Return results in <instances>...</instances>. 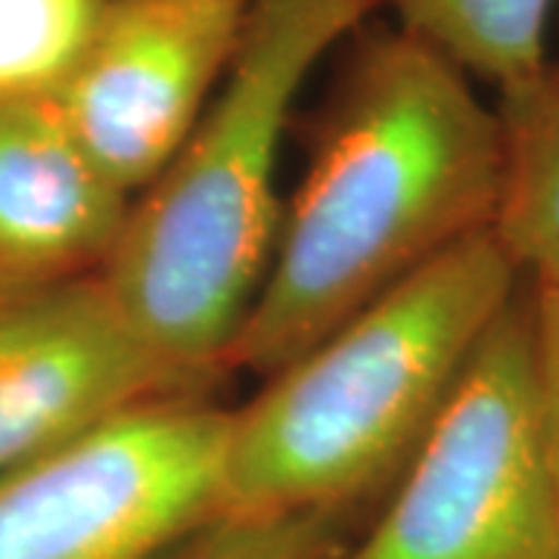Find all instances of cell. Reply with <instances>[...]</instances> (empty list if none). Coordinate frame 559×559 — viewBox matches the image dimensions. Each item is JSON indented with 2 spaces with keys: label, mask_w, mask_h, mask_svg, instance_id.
Returning a JSON list of instances; mask_svg holds the SVG:
<instances>
[{
  "label": "cell",
  "mask_w": 559,
  "mask_h": 559,
  "mask_svg": "<svg viewBox=\"0 0 559 559\" xmlns=\"http://www.w3.org/2000/svg\"><path fill=\"white\" fill-rule=\"evenodd\" d=\"M503 128L473 79L395 25L355 44L227 367L277 377L360 308L491 230Z\"/></svg>",
  "instance_id": "cell-1"
},
{
  "label": "cell",
  "mask_w": 559,
  "mask_h": 559,
  "mask_svg": "<svg viewBox=\"0 0 559 559\" xmlns=\"http://www.w3.org/2000/svg\"><path fill=\"white\" fill-rule=\"evenodd\" d=\"M367 16L370 0H252L215 97L131 202L103 277L187 392L227 367L271 264L280 150L301 87Z\"/></svg>",
  "instance_id": "cell-2"
},
{
  "label": "cell",
  "mask_w": 559,
  "mask_h": 559,
  "mask_svg": "<svg viewBox=\"0 0 559 559\" xmlns=\"http://www.w3.org/2000/svg\"><path fill=\"white\" fill-rule=\"evenodd\" d=\"M520 280L481 230L271 377L230 411L221 513H336L401 476Z\"/></svg>",
  "instance_id": "cell-3"
},
{
  "label": "cell",
  "mask_w": 559,
  "mask_h": 559,
  "mask_svg": "<svg viewBox=\"0 0 559 559\" xmlns=\"http://www.w3.org/2000/svg\"><path fill=\"white\" fill-rule=\"evenodd\" d=\"M340 559H559V488L535 399L528 296L485 333L382 520Z\"/></svg>",
  "instance_id": "cell-4"
},
{
  "label": "cell",
  "mask_w": 559,
  "mask_h": 559,
  "mask_svg": "<svg viewBox=\"0 0 559 559\" xmlns=\"http://www.w3.org/2000/svg\"><path fill=\"white\" fill-rule=\"evenodd\" d=\"M230 411L134 404L0 479V559H162L221 513Z\"/></svg>",
  "instance_id": "cell-5"
},
{
  "label": "cell",
  "mask_w": 559,
  "mask_h": 559,
  "mask_svg": "<svg viewBox=\"0 0 559 559\" xmlns=\"http://www.w3.org/2000/svg\"><path fill=\"white\" fill-rule=\"evenodd\" d=\"M252 0H106L57 109L128 197L175 159L240 50Z\"/></svg>",
  "instance_id": "cell-6"
},
{
  "label": "cell",
  "mask_w": 559,
  "mask_h": 559,
  "mask_svg": "<svg viewBox=\"0 0 559 559\" xmlns=\"http://www.w3.org/2000/svg\"><path fill=\"white\" fill-rule=\"evenodd\" d=\"M171 392L103 271L0 277V479Z\"/></svg>",
  "instance_id": "cell-7"
},
{
  "label": "cell",
  "mask_w": 559,
  "mask_h": 559,
  "mask_svg": "<svg viewBox=\"0 0 559 559\" xmlns=\"http://www.w3.org/2000/svg\"><path fill=\"white\" fill-rule=\"evenodd\" d=\"M131 202L84 153L57 103H0V277L103 271Z\"/></svg>",
  "instance_id": "cell-8"
},
{
  "label": "cell",
  "mask_w": 559,
  "mask_h": 559,
  "mask_svg": "<svg viewBox=\"0 0 559 559\" xmlns=\"http://www.w3.org/2000/svg\"><path fill=\"white\" fill-rule=\"evenodd\" d=\"M495 109L503 128L495 234L532 286H559V62L498 94Z\"/></svg>",
  "instance_id": "cell-9"
},
{
  "label": "cell",
  "mask_w": 559,
  "mask_h": 559,
  "mask_svg": "<svg viewBox=\"0 0 559 559\" xmlns=\"http://www.w3.org/2000/svg\"><path fill=\"white\" fill-rule=\"evenodd\" d=\"M557 0H370L373 13L389 10L395 28L473 81L498 94L538 79L547 66V25Z\"/></svg>",
  "instance_id": "cell-10"
},
{
  "label": "cell",
  "mask_w": 559,
  "mask_h": 559,
  "mask_svg": "<svg viewBox=\"0 0 559 559\" xmlns=\"http://www.w3.org/2000/svg\"><path fill=\"white\" fill-rule=\"evenodd\" d=\"M106 0H0V103L57 100Z\"/></svg>",
  "instance_id": "cell-11"
},
{
  "label": "cell",
  "mask_w": 559,
  "mask_h": 559,
  "mask_svg": "<svg viewBox=\"0 0 559 559\" xmlns=\"http://www.w3.org/2000/svg\"><path fill=\"white\" fill-rule=\"evenodd\" d=\"M336 513H218L175 559H333Z\"/></svg>",
  "instance_id": "cell-12"
},
{
  "label": "cell",
  "mask_w": 559,
  "mask_h": 559,
  "mask_svg": "<svg viewBox=\"0 0 559 559\" xmlns=\"http://www.w3.org/2000/svg\"><path fill=\"white\" fill-rule=\"evenodd\" d=\"M532 373L547 457L559 488V286H532Z\"/></svg>",
  "instance_id": "cell-13"
}]
</instances>
